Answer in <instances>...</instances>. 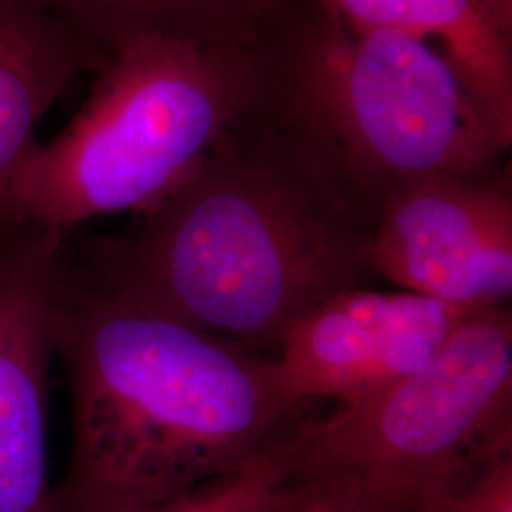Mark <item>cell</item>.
<instances>
[{
    "mask_svg": "<svg viewBox=\"0 0 512 512\" xmlns=\"http://www.w3.org/2000/svg\"><path fill=\"white\" fill-rule=\"evenodd\" d=\"M281 475L283 469L274 452L239 475L222 478L194 494L139 512H272Z\"/></svg>",
    "mask_w": 512,
    "mask_h": 512,
    "instance_id": "12",
    "label": "cell"
},
{
    "mask_svg": "<svg viewBox=\"0 0 512 512\" xmlns=\"http://www.w3.org/2000/svg\"><path fill=\"white\" fill-rule=\"evenodd\" d=\"M262 69V33L213 46L156 35L118 44L69 128L19 165L10 220L69 234L97 217L147 213L255 107Z\"/></svg>",
    "mask_w": 512,
    "mask_h": 512,
    "instance_id": "4",
    "label": "cell"
},
{
    "mask_svg": "<svg viewBox=\"0 0 512 512\" xmlns=\"http://www.w3.org/2000/svg\"><path fill=\"white\" fill-rule=\"evenodd\" d=\"M351 29L439 38L467 90L512 135V0H315Z\"/></svg>",
    "mask_w": 512,
    "mask_h": 512,
    "instance_id": "10",
    "label": "cell"
},
{
    "mask_svg": "<svg viewBox=\"0 0 512 512\" xmlns=\"http://www.w3.org/2000/svg\"><path fill=\"white\" fill-rule=\"evenodd\" d=\"M473 311L410 291L349 289L294 321L274 363L298 406L355 403L433 361Z\"/></svg>",
    "mask_w": 512,
    "mask_h": 512,
    "instance_id": "7",
    "label": "cell"
},
{
    "mask_svg": "<svg viewBox=\"0 0 512 512\" xmlns=\"http://www.w3.org/2000/svg\"><path fill=\"white\" fill-rule=\"evenodd\" d=\"M107 63L40 0H0V228L12 222L10 188L40 118L78 74Z\"/></svg>",
    "mask_w": 512,
    "mask_h": 512,
    "instance_id": "9",
    "label": "cell"
},
{
    "mask_svg": "<svg viewBox=\"0 0 512 512\" xmlns=\"http://www.w3.org/2000/svg\"><path fill=\"white\" fill-rule=\"evenodd\" d=\"M95 50L131 38H175L213 46L258 37L285 0H40Z\"/></svg>",
    "mask_w": 512,
    "mask_h": 512,
    "instance_id": "11",
    "label": "cell"
},
{
    "mask_svg": "<svg viewBox=\"0 0 512 512\" xmlns=\"http://www.w3.org/2000/svg\"><path fill=\"white\" fill-rule=\"evenodd\" d=\"M65 238L35 222L0 228V512H54L46 403Z\"/></svg>",
    "mask_w": 512,
    "mask_h": 512,
    "instance_id": "8",
    "label": "cell"
},
{
    "mask_svg": "<svg viewBox=\"0 0 512 512\" xmlns=\"http://www.w3.org/2000/svg\"><path fill=\"white\" fill-rule=\"evenodd\" d=\"M374 274L459 308L509 304L512 177H431L385 198L370 245Z\"/></svg>",
    "mask_w": 512,
    "mask_h": 512,
    "instance_id": "6",
    "label": "cell"
},
{
    "mask_svg": "<svg viewBox=\"0 0 512 512\" xmlns=\"http://www.w3.org/2000/svg\"><path fill=\"white\" fill-rule=\"evenodd\" d=\"M272 512H406L357 482L332 475L285 473Z\"/></svg>",
    "mask_w": 512,
    "mask_h": 512,
    "instance_id": "13",
    "label": "cell"
},
{
    "mask_svg": "<svg viewBox=\"0 0 512 512\" xmlns=\"http://www.w3.org/2000/svg\"><path fill=\"white\" fill-rule=\"evenodd\" d=\"M512 454V311H473L439 355L330 414H302L275 456L285 473L342 476L408 509Z\"/></svg>",
    "mask_w": 512,
    "mask_h": 512,
    "instance_id": "5",
    "label": "cell"
},
{
    "mask_svg": "<svg viewBox=\"0 0 512 512\" xmlns=\"http://www.w3.org/2000/svg\"><path fill=\"white\" fill-rule=\"evenodd\" d=\"M262 50L256 109L376 213L406 184L505 165L511 133L423 38L357 31L315 0H285Z\"/></svg>",
    "mask_w": 512,
    "mask_h": 512,
    "instance_id": "3",
    "label": "cell"
},
{
    "mask_svg": "<svg viewBox=\"0 0 512 512\" xmlns=\"http://www.w3.org/2000/svg\"><path fill=\"white\" fill-rule=\"evenodd\" d=\"M406 512H512V454L423 497Z\"/></svg>",
    "mask_w": 512,
    "mask_h": 512,
    "instance_id": "14",
    "label": "cell"
},
{
    "mask_svg": "<svg viewBox=\"0 0 512 512\" xmlns=\"http://www.w3.org/2000/svg\"><path fill=\"white\" fill-rule=\"evenodd\" d=\"M378 213L253 107L126 234L90 245V279L274 359L285 332L374 275Z\"/></svg>",
    "mask_w": 512,
    "mask_h": 512,
    "instance_id": "1",
    "label": "cell"
},
{
    "mask_svg": "<svg viewBox=\"0 0 512 512\" xmlns=\"http://www.w3.org/2000/svg\"><path fill=\"white\" fill-rule=\"evenodd\" d=\"M73 456L54 512H139L270 458L306 406L274 359L88 279L55 308Z\"/></svg>",
    "mask_w": 512,
    "mask_h": 512,
    "instance_id": "2",
    "label": "cell"
}]
</instances>
